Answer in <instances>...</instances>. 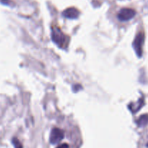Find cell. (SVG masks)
I'll list each match as a JSON object with an SVG mask.
<instances>
[{"instance_id": "cell-1", "label": "cell", "mask_w": 148, "mask_h": 148, "mask_svg": "<svg viewBox=\"0 0 148 148\" xmlns=\"http://www.w3.org/2000/svg\"><path fill=\"white\" fill-rule=\"evenodd\" d=\"M52 40L62 49H66L69 42V38L64 34L59 27H53L51 33Z\"/></svg>"}, {"instance_id": "cell-2", "label": "cell", "mask_w": 148, "mask_h": 148, "mask_svg": "<svg viewBox=\"0 0 148 148\" xmlns=\"http://www.w3.org/2000/svg\"><path fill=\"white\" fill-rule=\"evenodd\" d=\"M145 41V35L143 33H139L135 37L133 43V47L135 50L136 53L139 57L143 55V46Z\"/></svg>"}, {"instance_id": "cell-3", "label": "cell", "mask_w": 148, "mask_h": 148, "mask_svg": "<svg viewBox=\"0 0 148 148\" xmlns=\"http://www.w3.org/2000/svg\"><path fill=\"white\" fill-rule=\"evenodd\" d=\"M64 137V132L59 128H53L51 132L50 143L53 145H56L62 141Z\"/></svg>"}, {"instance_id": "cell-4", "label": "cell", "mask_w": 148, "mask_h": 148, "mask_svg": "<svg viewBox=\"0 0 148 148\" xmlns=\"http://www.w3.org/2000/svg\"><path fill=\"white\" fill-rule=\"evenodd\" d=\"M136 14V12L130 8H123L118 14V18L121 21H128L131 20Z\"/></svg>"}, {"instance_id": "cell-5", "label": "cell", "mask_w": 148, "mask_h": 148, "mask_svg": "<svg viewBox=\"0 0 148 148\" xmlns=\"http://www.w3.org/2000/svg\"><path fill=\"white\" fill-rule=\"evenodd\" d=\"M63 15L69 19H77L79 15V12L75 7H69L63 12Z\"/></svg>"}, {"instance_id": "cell-6", "label": "cell", "mask_w": 148, "mask_h": 148, "mask_svg": "<svg viewBox=\"0 0 148 148\" xmlns=\"http://www.w3.org/2000/svg\"><path fill=\"white\" fill-rule=\"evenodd\" d=\"M148 124V114H144L139 118L137 124L139 127H145Z\"/></svg>"}, {"instance_id": "cell-7", "label": "cell", "mask_w": 148, "mask_h": 148, "mask_svg": "<svg viewBox=\"0 0 148 148\" xmlns=\"http://www.w3.org/2000/svg\"><path fill=\"white\" fill-rule=\"evenodd\" d=\"M12 143L14 148H23V146H22L21 143H20V141H19L17 138L12 139Z\"/></svg>"}, {"instance_id": "cell-8", "label": "cell", "mask_w": 148, "mask_h": 148, "mask_svg": "<svg viewBox=\"0 0 148 148\" xmlns=\"http://www.w3.org/2000/svg\"><path fill=\"white\" fill-rule=\"evenodd\" d=\"M56 148H69V145H68V144H66V143H64V144L60 145L58 146Z\"/></svg>"}, {"instance_id": "cell-9", "label": "cell", "mask_w": 148, "mask_h": 148, "mask_svg": "<svg viewBox=\"0 0 148 148\" xmlns=\"http://www.w3.org/2000/svg\"><path fill=\"white\" fill-rule=\"evenodd\" d=\"M80 88H81V86L79 85H76L73 87V90L75 91V92H77V90H79Z\"/></svg>"}]
</instances>
